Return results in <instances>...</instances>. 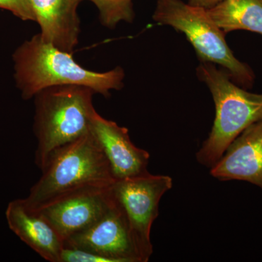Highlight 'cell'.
I'll return each instance as SVG.
<instances>
[{"label":"cell","mask_w":262,"mask_h":262,"mask_svg":"<svg viewBox=\"0 0 262 262\" xmlns=\"http://www.w3.org/2000/svg\"><path fill=\"white\" fill-rule=\"evenodd\" d=\"M207 10L225 34L246 30L262 35V0H225Z\"/></svg>","instance_id":"13"},{"label":"cell","mask_w":262,"mask_h":262,"mask_svg":"<svg viewBox=\"0 0 262 262\" xmlns=\"http://www.w3.org/2000/svg\"><path fill=\"white\" fill-rule=\"evenodd\" d=\"M198 79L208 86L215 103L214 122L208 139L196 153V160L211 168L232 141L253 123L262 120V94L239 87L228 72L213 63L201 62Z\"/></svg>","instance_id":"2"},{"label":"cell","mask_w":262,"mask_h":262,"mask_svg":"<svg viewBox=\"0 0 262 262\" xmlns=\"http://www.w3.org/2000/svg\"><path fill=\"white\" fill-rule=\"evenodd\" d=\"M5 215L10 230L43 259L61 261L64 241L39 212L27 206L23 199H17L10 202Z\"/></svg>","instance_id":"11"},{"label":"cell","mask_w":262,"mask_h":262,"mask_svg":"<svg viewBox=\"0 0 262 262\" xmlns=\"http://www.w3.org/2000/svg\"><path fill=\"white\" fill-rule=\"evenodd\" d=\"M60 262H113L110 258L91 252L70 246H63Z\"/></svg>","instance_id":"15"},{"label":"cell","mask_w":262,"mask_h":262,"mask_svg":"<svg viewBox=\"0 0 262 262\" xmlns=\"http://www.w3.org/2000/svg\"><path fill=\"white\" fill-rule=\"evenodd\" d=\"M83 0H81V2ZM99 11V19L103 27L115 29L121 21L133 23L135 19L133 0H89Z\"/></svg>","instance_id":"14"},{"label":"cell","mask_w":262,"mask_h":262,"mask_svg":"<svg viewBox=\"0 0 262 262\" xmlns=\"http://www.w3.org/2000/svg\"><path fill=\"white\" fill-rule=\"evenodd\" d=\"M40 170L42 176L23 199L33 209L77 188L112 186L116 182L91 131L53 151Z\"/></svg>","instance_id":"3"},{"label":"cell","mask_w":262,"mask_h":262,"mask_svg":"<svg viewBox=\"0 0 262 262\" xmlns=\"http://www.w3.org/2000/svg\"><path fill=\"white\" fill-rule=\"evenodd\" d=\"M41 37L62 51L73 53L78 44L81 0H29Z\"/></svg>","instance_id":"12"},{"label":"cell","mask_w":262,"mask_h":262,"mask_svg":"<svg viewBox=\"0 0 262 262\" xmlns=\"http://www.w3.org/2000/svg\"><path fill=\"white\" fill-rule=\"evenodd\" d=\"M0 8L11 12L21 20L35 21V16L29 0H0Z\"/></svg>","instance_id":"16"},{"label":"cell","mask_w":262,"mask_h":262,"mask_svg":"<svg viewBox=\"0 0 262 262\" xmlns=\"http://www.w3.org/2000/svg\"><path fill=\"white\" fill-rule=\"evenodd\" d=\"M90 131L106 156L115 180L133 178L148 173L149 153L130 140L128 130L96 112Z\"/></svg>","instance_id":"9"},{"label":"cell","mask_w":262,"mask_h":262,"mask_svg":"<svg viewBox=\"0 0 262 262\" xmlns=\"http://www.w3.org/2000/svg\"><path fill=\"white\" fill-rule=\"evenodd\" d=\"M224 1L225 0H188V4L203 9L209 10Z\"/></svg>","instance_id":"17"},{"label":"cell","mask_w":262,"mask_h":262,"mask_svg":"<svg viewBox=\"0 0 262 262\" xmlns=\"http://www.w3.org/2000/svg\"><path fill=\"white\" fill-rule=\"evenodd\" d=\"M13 61L15 84L24 100L53 86H84L105 97L124 87L122 67L104 72L86 70L76 62L72 53L46 42L39 33L16 48Z\"/></svg>","instance_id":"1"},{"label":"cell","mask_w":262,"mask_h":262,"mask_svg":"<svg viewBox=\"0 0 262 262\" xmlns=\"http://www.w3.org/2000/svg\"><path fill=\"white\" fill-rule=\"evenodd\" d=\"M95 94L84 86L59 85L35 95L34 132L37 139L38 168H42L55 150L89 132L96 113L93 104Z\"/></svg>","instance_id":"4"},{"label":"cell","mask_w":262,"mask_h":262,"mask_svg":"<svg viewBox=\"0 0 262 262\" xmlns=\"http://www.w3.org/2000/svg\"><path fill=\"white\" fill-rule=\"evenodd\" d=\"M210 172L219 180L244 181L262 189V120L241 133Z\"/></svg>","instance_id":"10"},{"label":"cell","mask_w":262,"mask_h":262,"mask_svg":"<svg viewBox=\"0 0 262 262\" xmlns=\"http://www.w3.org/2000/svg\"><path fill=\"white\" fill-rule=\"evenodd\" d=\"M64 246L87 250L113 262H143L125 213L116 201L93 225L66 239Z\"/></svg>","instance_id":"8"},{"label":"cell","mask_w":262,"mask_h":262,"mask_svg":"<svg viewBox=\"0 0 262 262\" xmlns=\"http://www.w3.org/2000/svg\"><path fill=\"white\" fill-rule=\"evenodd\" d=\"M113 186L77 188L34 210L42 215L65 241L93 225L115 205Z\"/></svg>","instance_id":"7"},{"label":"cell","mask_w":262,"mask_h":262,"mask_svg":"<svg viewBox=\"0 0 262 262\" xmlns=\"http://www.w3.org/2000/svg\"><path fill=\"white\" fill-rule=\"evenodd\" d=\"M172 187L173 180L168 176L149 172L114 183V198L125 213L143 262L149 261L153 253L150 235L159 214L160 200Z\"/></svg>","instance_id":"6"},{"label":"cell","mask_w":262,"mask_h":262,"mask_svg":"<svg viewBox=\"0 0 262 262\" xmlns=\"http://www.w3.org/2000/svg\"><path fill=\"white\" fill-rule=\"evenodd\" d=\"M152 18L157 23L170 26L185 34L200 62L220 65L241 87L248 89L253 85V71L234 56L226 42L225 33L211 18L208 10L182 0H157Z\"/></svg>","instance_id":"5"}]
</instances>
